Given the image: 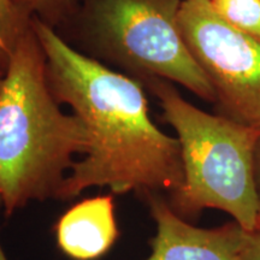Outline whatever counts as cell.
<instances>
[{"label":"cell","mask_w":260,"mask_h":260,"mask_svg":"<svg viewBox=\"0 0 260 260\" xmlns=\"http://www.w3.org/2000/svg\"><path fill=\"white\" fill-rule=\"evenodd\" d=\"M54 96L86 125L89 144L65 178L58 200L89 188L112 194L174 193L184 180L180 141L149 117L144 84L76 51L52 25L31 18Z\"/></svg>","instance_id":"6da1fadb"},{"label":"cell","mask_w":260,"mask_h":260,"mask_svg":"<svg viewBox=\"0 0 260 260\" xmlns=\"http://www.w3.org/2000/svg\"><path fill=\"white\" fill-rule=\"evenodd\" d=\"M183 0H88L87 35L104 59L139 81L159 77L205 102L216 94L180 28Z\"/></svg>","instance_id":"277c9868"},{"label":"cell","mask_w":260,"mask_h":260,"mask_svg":"<svg viewBox=\"0 0 260 260\" xmlns=\"http://www.w3.org/2000/svg\"><path fill=\"white\" fill-rule=\"evenodd\" d=\"M210 3L224 21L260 42V0H210Z\"/></svg>","instance_id":"ba28073f"},{"label":"cell","mask_w":260,"mask_h":260,"mask_svg":"<svg viewBox=\"0 0 260 260\" xmlns=\"http://www.w3.org/2000/svg\"><path fill=\"white\" fill-rule=\"evenodd\" d=\"M142 199L157 228L149 241L151 254L146 260H241L242 228L237 223L212 229L198 228L178 216L159 193L147 194Z\"/></svg>","instance_id":"8992f818"},{"label":"cell","mask_w":260,"mask_h":260,"mask_svg":"<svg viewBox=\"0 0 260 260\" xmlns=\"http://www.w3.org/2000/svg\"><path fill=\"white\" fill-rule=\"evenodd\" d=\"M239 252L241 260H260V230L245 232L242 229Z\"/></svg>","instance_id":"8fae6325"},{"label":"cell","mask_w":260,"mask_h":260,"mask_svg":"<svg viewBox=\"0 0 260 260\" xmlns=\"http://www.w3.org/2000/svg\"><path fill=\"white\" fill-rule=\"evenodd\" d=\"M59 105L30 22L0 84V200L6 217L30 201L58 199L75 157L88 148L86 125Z\"/></svg>","instance_id":"7a4b0ae2"},{"label":"cell","mask_w":260,"mask_h":260,"mask_svg":"<svg viewBox=\"0 0 260 260\" xmlns=\"http://www.w3.org/2000/svg\"><path fill=\"white\" fill-rule=\"evenodd\" d=\"M29 18H39L54 24L69 11L74 0H14Z\"/></svg>","instance_id":"30bf717a"},{"label":"cell","mask_w":260,"mask_h":260,"mask_svg":"<svg viewBox=\"0 0 260 260\" xmlns=\"http://www.w3.org/2000/svg\"><path fill=\"white\" fill-rule=\"evenodd\" d=\"M54 230L58 247L70 259H99L118 237L113 197L98 195L75 204L61 214Z\"/></svg>","instance_id":"52a82bcc"},{"label":"cell","mask_w":260,"mask_h":260,"mask_svg":"<svg viewBox=\"0 0 260 260\" xmlns=\"http://www.w3.org/2000/svg\"><path fill=\"white\" fill-rule=\"evenodd\" d=\"M31 18L14 0H0V69L5 71L16 45L30 27Z\"/></svg>","instance_id":"9c48e42d"},{"label":"cell","mask_w":260,"mask_h":260,"mask_svg":"<svg viewBox=\"0 0 260 260\" xmlns=\"http://www.w3.org/2000/svg\"><path fill=\"white\" fill-rule=\"evenodd\" d=\"M254 183H255V193H256V200H258V210H259V219H260V135L258 140H256L255 149H254Z\"/></svg>","instance_id":"7c38bea8"},{"label":"cell","mask_w":260,"mask_h":260,"mask_svg":"<svg viewBox=\"0 0 260 260\" xmlns=\"http://www.w3.org/2000/svg\"><path fill=\"white\" fill-rule=\"evenodd\" d=\"M3 76H4V71L0 69V84H2V81H3Z\"/></svg>","instance_id":"5bb4252c"},{"label":"cell","mask_w":260,"mask_h":260,"mask_svg":"<svg viewBox=\"0 0 260 260\" xmlns=\"http://www.w3.org/2000/svg\"><path fill=\"white\" fill-rule=\"evenodd\" d=\"M157 98L162 117L180 141L184 180L169 204L183 219L214 209L245 232L260 229L254 183V149L260 128L212 115L159 77L140 81Z\"/></svg>","instance_id":"3957f363"},{"label":"cell","mask_w":260,"mask_h":260,"mask_svg":"<svg viewBox=\"0 0 260 260\" xmlns=\"http://www.w3.org/2000/svg\"><path fill=\"white\" fill-rule=\"evenodd\" d=\"M0 207H2V200H0ZM0 260H8V258H6L4 251H3L2 245H0Z\"/></svg>","instance_id":"4fadbf2b"},{"label":"cell","mask_w":260,"mask_h":260,"mask_svg":"<svg viewBox=\"0 0 260 260\" xmlns=\"http://www.w3.org/2000/svg\"><path fill=\"white\" fill-rule=\"evenodd\" d=\"M178 21L219 115L260 128V42L224 21L210 0H183Z\"/></svg>","instance_id":"5b68a950"}]
</instances>
